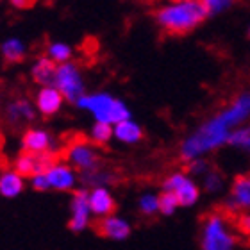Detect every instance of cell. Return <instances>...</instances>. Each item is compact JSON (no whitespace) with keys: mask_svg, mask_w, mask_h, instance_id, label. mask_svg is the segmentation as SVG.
<instances>
[{"mask_svg":"<svg viewBox=\"0 0 250 250\" xmlns=\"http://www.w3.org/2000/svg\"><path fill=\"white\" fill-rule=\"evenodd\" d=\"M250 120V91L236 95L224 109L214 113L209 120L198 125L181 143L179 156L184 163L195 157H208L222 146L229 145L230 134L236 127Z\"/></svg>","mask_w":250,"mask_h":250,"instance_id":"obj_1","label":"cell"},{"mask_svg":"<svg viewBox=\"0 0 250 250\" xmlns=\"http://www.w3.org/2000/svg\"><path fill=\"white\" fill-rule=\"evenodd\" d=\"M208 16L202 0H165L154 13L159 29L170 36H184L195 31Z\"/></svg>","mask_w":250,"mask_h":250,"instance_id":"obj_2","label":"cell"},{"mask_svg":"<svg viewBox=\"0 0 250 250\" xmlns=\"http://www.w3.org/2000/svg\"><path fill=\"white\" fill-rule=\"evenodd\" d=\"M232 214L216 211L206 216L200 230V249L204 250H232L238 245V230Z\"/></svg>","mask_w":250,"mask_h":250,"instance_id":"obj_3","label":"cell"},{"mask_svg":"<svg viewBox=\"0 0 250 250\" xmlns=\"http://www.w3.org/2000/svg\"><path fill=\"white\" fill-rule=\"evenodd\" d=\"M75 104L79 109L89 113L95 122H105V124L115 125L124 118L130 116L129 105L122 99L111 93H105V91L84 93Z\"/></svg>","mask_w":250,"mask_h":250,"instance_id":"obj_4","label":"cell"},{"mask_svg":"<svg viewBox=\"0 0 250 250\" xmlns=\"http://www.w3.org/2000/svg\"><path fill=\"white\" fill-rule=\"evenodd\" d=\"M61 157L70 163L79 173H86L100 167V152L89 138L75 136L64 143L61 150Z\"/></svg>","mask_w":250,"mask_h":250,"instance_id":"obj_5","label":"cell"},{"mask_svg":"<svg viewBox=\"0 0 250 250\" xmlns=\"http://www.w3.org/2000/svg\"><path fill=\"white\" fill-rule=\"evenodd\" d=\"M163 191L172 193L181 208H191L200 198V186L188 170L168 173L163 181Z\"/></svg>","mask_w":250,"mask_h":250,"instance_id":"obj_6","label":"cell"},{"mask_svg":"<svg viewBox=\"0 0 250 250\" xmlns=\"http://www.w3.org/2000/svg\"><path fill=\"white\" fill-rule=\"evenodd\" d=\"M54 86L64 95L66 102H77L86 93V83H84V73L73 61H66L58 64Z\"/></svg>","mask_w":250,"mask_h":250,"instance_id":"obj_7","label":"cell"},{"mask_svg":"<svg viewBox=\"0 0 250 250\" xmlns=\"http://www.w3.org/2000/svg\"><path fill=\"white\" fill-rule=\"evenodd\" d=\"M21 150L42 154V156H61L62 146L52 132L42 127H27L21 134Z\"/></svg>","mask_w":250,"mask_h":250,"instance_id":"obj_8","label":"cell"},{"mask_svg":"<svg viewBox=\"0 0 250 250\" xmlns=\"http://www.w3.org/2000/svg\"><path fill=\"white\" fill-rule=\"evenodd\" d=\"M45 173H47L50 189H56V191H75L79 184V172L59 156L48 163Z\"/></svg>","mask_w":250,"mask_h":250,"instance_id":"obj_9","label":"cell"},{"mask_svg":"<svg viewBox=\"0 0 250 250\" xmlns=\"http://www.w3.org/2000/svg\"><path fill=\"white\" fill-rule=\"evenodd\" d=\"M36 116L38 109L34 105V100H29L25 97H16V99L9 100L4 107V122L15 129L31 125L36 120Z\"/></svg>","mask_w":250,"mask_h":250,"instance_id":"obj_10","label":"cell"},{"mask_svg":"<svg viewBox=\"0 0 250 250\" xmlns=\"http://www.w3.org/2000/svg\"><path fill=\"white\" fill-rule=\"evenodd\" d=\"M93 211L88 200V189H75L70 200V220L68 227L73 232H83L93 222Z\"/></svg>","mask_w":250,"mask_h":250,"instance_id":"obj_11","label":"cell"},{"mask_svg":"<svg viewBox=\"0 0 250 250\" xmlns=\"http://www.w3.org/2000/svg\"><path fill=\"white\" fill-rule=\"evenodd\" d=\"M225 211L232 216L243 211H250V175H240L232 181Z\"/></svg>","mask_w":250,"mask_h":250,"instance_id":"obj_12","label":"cell"},{"mask_svg":"<svg viewBox=\"0 0 250 250\" xmlns=\"http://www.w3.org/2000/svg\"><path fill=\"white\" fill-rule=\"evenodd\" d=\"M66 99L54 84L47 86H38V91L34 95V105L38 109V115L42 116H54L58 115L61 107L64 105Z\"/></svg>","mask_w":250,"mask_h":250,"instance_id":"obj_13","label":"cell"},{"mask_svg":"<svg viewBox=\"0 0 250 250\" xmlns=\"http://www.w3.org/2000/svg\"><path fill=\"white\" fill-rule=\"evenodd\" d=\"M97 230L99 234L105 240L111 241H124L130 236V224L125 218L118 216V214H107L104 218H99V224H97Z\"/></svg>","mask_w":250,"mask_h":250,"instance_id":"obj_14","label":"cell"},{"mask_svg":"<svg viewBox=\"0 0 250 250\" xmlns=\"http://www.w3.org/2000/svg\"><path fill=\"white\" fill-rule=\"evenodd\" d=\"M86 189H88V200L95 218H104L107 214L115 213L116 202L109 186H93Z\"/></svg>","mask_w":250,"mask_h":250,"instance_id":"obj_15","label":"cell"},{"mask_svg":"<svg viewBox=\"0 0 250 250\" xmlns=\"http://www.w3.org/2000/svg\"><path fill=\"white\" fill-rule=\"evenodd\" d=\"M54 157H58V156H42V154H34V152L21 150L20 154L13 159L11 167L16 168L21 175H25V177L29 179L31 175H34V173L43 172Z\"/></svg>","mask_w":250,"mask_h":250,"instance_id":"obj_16","label":"cell"},{"mask_svg":"<svg viewBox=\"0 0 250 250\" xmlns=\"http://www.w3.org/2000/svg\"><path fill=\"white\" fill-rule=\"evenodd\" d=\"M25 175L16 168H0V195L5 198H16L25 189Z\"/></svg>","mask_w":250,"mask_h":250,"instance_id":"obj_17","label":"cell"},{"mask_svg":"<svg viewBox=\"0 0 250 250\" xmlns=\"http://www.w3.org/2000/svg\"><path fill=\"white\" fill-rule=\"evenodd\" d=\"M56 70H58V62H54L48 58L47 54L38 58L32 62L31 66V79L36 86H47V84H54L56 79Z\"/></svg>","mask_w":250,"mask_h":250,"instance_id":"obj_18","label":"cell"},{"mask_svg":"<svg viewBox=\"0 0 250 250\" xmlns=\"http://www.w3.org/2000/svg\"><path fill=\"white\" fill-rule=\"evenodd\" d=\"M113 136H115V140H118L124 145H136L143 138V129L138 122L129 116V118H124L113 125Z\"/></svg>","mask_w":250,"mask_h":250,"instance_id":"obj_19","label":"cell"},{"mask_svg":"<svg viewBox=\"0 0 250 250\" xmlns=\"http://www.w3.org/2000/svg\"><path fill=\"white\" fill-rule=\"evenodd\" d=\"M0 54L5 62H21L27 56V45L20 38H7L0 45Z\"/></svg>","mask_w":250,"mask_h":250,"instance_id":"obj_20","label":"cell"},{"mask_svg":"<svg viewBox=\"0 0 250 250\" xmlns=\"http://www.w3.org/2000/svg\"><path fill=\"white\" fill-rule=\"evenodd\" d=\"M116 181V175L107 168L97 167L91 172L83 173V183L86 184V188L93 186H111Z\"/></svg>","mask_w":250,"mask_h":250,"instance_id":"obj_21","label":"cell"},{"mask_svg":"<svg viewBox=\"0 0 250 250\" xmlns=\"http://www.w3.org/2000/svg\"><path fill=\"white\" fill-rule=\"evenodd\" d=\"M229 146L250 156V120L245 122V124H241L240 127H236L232 130L229 140Z\"/></svg>","mask_w":250,"mask_h":250,"instance_id":"obj_22","label":"cell"},{"mask_svg":"<svg viewBox=\"0 0 250 250\" xmlns=\"http://www.w3.org/2000/svg\"><path fill=\"white\" fill-rule=\"evenodd\" d=\"M47 56L52 59L54 62H66L73 59V47L66 42H52L48 43L47 47Z\"/></svg>","mask_w":250,"mask_h":250,"instance_id":"obj_23","label":"cell"},{"mask_svg":"<svg viewBox=\"0 0 250 250\" xmlns=\"http://www.w3.org/2000/svg\"><path fill=\"white\" fill-rule=\"evenodd\" d=\"M89 140L93 141L97 146L107 145L115 136H113V125L105 124V122H95L89 129Z\"/></svg>","mask_w":250,"mask_h":250,"instance_id":"obj_24","label":"cell"},{"mask_svg":"<svg viewBox=\"0 0 250 250\" xmlns=\"http://www.w3.org/2000/svg\"><path fill=\"white\" fill-rule=\"evenodd\" d=\"M200 186L208 193H220L225 188V179L220 172H216L213 167L200 177Z\"/></svg>","mask_w":250,"mask_h":250,"instance_id":"obj_25","label":"cell"},{"mask_svg":"<svg viewBox=\"0 0 250 250\" xmlns=\"http://www.w3.org/2000/svg\"><path fill=\"white\" fill-rule=\"evenodd\" d=\"M138 209L145 216H154L156 213H159V195L156 193H143L140 198H138Z\"/></svg>","mask_w":250,"mask_h":250,"instance_id":"obj_26","label":"cell"},{"mask_svg":"<svg viewBox=\"0 0 250 250\" xmlns=\"http://www.w3.org/2000/svg\"><path fill=\"white\" fill-rule=\"evenodd\" d=\"M179 208H181V206H179L177 198L173 197L172 193H168V191L159 193V213L170 216V214L175 213Z\"/></svg>","mask_w":250,"mask_h":250,"instance_id":"obj_27","label":"cell"},{"mask_svg":"<svg viewBox=\"0 0 250 250\" xmlns=\"http://www.w3.org/2000/svg\"><path fill=\"white\" fill-rule=\"evenodd\" d=\"M202 2L206 5V11H208L209 16L225 13V11L230 9L236 4V0H202Z\"/></svg>","mask_w":250,"mask_h":250,"instance_id":"obj_28","label":"cell"},{"mask_svg":"<svg viewBox=\"0 0 250 250\" xmlns=\"http://www.w3.org/2000/svg\"><path fill=\"white\" fill-rule=\"evenodd\" d=\"M188 172L191 173L193 177H202L204 173L208 172L209 168H211V165H209V161L206 159V157H195V159H191V161H188Z\"/></svg>","mask_w":250,"mask_h":250,"instance_id":"obj_29","label":"cell"},{"mask_svg":"<svg viewBox=\"0 0 250 250\" xmlns=\"http://www.w3.org/2000/svg\"><path fill=\"white\" fill-rule=\"evenodd\" d=\"M234 225L238 234L250 240V211H243V213L234 214Z\"/></svg>","mask_w":250,"mask_h":250,"instance_id":"obj_30","label":"cell"},{"mask_svg":"<svg viewBox=\"0 0 250 250\" xmlns=\"http://www.w3.org/2000/svg\"><path fill=\"white\" fill-rule=\"evenodd\" d=\"M29 183H31L32 189H36V191H48V189H50V184H48V179H47L45 170L31 175V177H29Z\"/></svg>","mask_w":250,"mask_h":250,"instance_id":"obj_31","label":"cell"},{"mask_svg":"<svg viewBox=\"0 0 250 250\" xmlns=\"http://www.w3.org/2000/svg\"><path fill=\"white\" fill-rule=\"evenodd\" d=\"M9 4L15 9H29V7L36 4V0H9Z\"/></svg>","mask_w":250,"mask_h":250,"instance_id":"obj_32","label":"cell"},{"mask_svg":"<svg viewBox=\"0 0 250 250\" xmlns=\"http://www.w3.org/2000/svg\"><path fill=\"white\" fill-rule=\"evenodd\" d=\"M2 145V143H0ZM0 159H2V146H0Z\"/></svg>","mask_w":250,"mask_h":250,"instance_id":"obj_33","label":"cell"},{"mask_svg":"<svg viewBox=\"0 0 250 250\" xmlns=\"http://www.w3.org/2000/svg\"><path fill=\"white\" fill-rule=\"evenodd\" d=\"M249 36H250V27H249Z\"/></svg>","mask_w":250,"mask_h":250,"instance_id":"obj_34","label":"cell"},{"mask_svg":"<svg viewBox=\"0 0 250 250\" xmlns=\"http://www.w3.org/2000/svg\"><path fill=\"white\" fill-rule=\"evenodd\" d=\"M0 97H2V93H0Z\"/></svg>","mask_w":250,"mask_h":250,"instance_id":"obj_35","label":"cell"}]
</instances>
